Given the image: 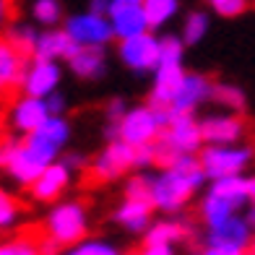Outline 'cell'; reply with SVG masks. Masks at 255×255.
Masks as SVG:
<instances>
[{
    "label": "cell",
    "mask_w": 255,
    "mask_h": 255,
    "mask_svg": "<svg viewBox=\"0 0 255 255\" xmlns=\"http://www.w3.org/2000/svg\"><path fill=\"white\" fill-rule=\"evenodd\" d=\"M71 128L60 118V115H50L37 130L26 133L24 141H5L3 151H0V161L5 164L8 175L21 185H31L37 175L55 161L65 146Z\"/></svg>",
    "instance_id": "cell-1"
},
{
    "label": "cell",
    "mask_w": 255,
    "mask_h": 255,
    "mask_svg": "<svg viewBox=\"0 0 255 255\" xmlns=\"http://www.w3.org/2000/svg\"><path fill=\"white\" fill-rule=\"evenodd\" d=\"M203 180V167L195 161L193 154H177L167 164V172L156 177H148V198L156 208L164 211H177L188 203L195 188Z\"/></svg>",
    "instance_id": "cell-2"
},
{
    "label": "cell",
    "mask_w": 255,
    "mask_h": 255,
    "mask_svg": "<svg viewBox=\"0 0 255 255\" xmlns=\"http://www.w3.org/2000/svg\"><path fill=\"white\" fill-rule=\"evenodd\" d=\"M159 143L154 146V159H159L161 164H169L177 154H193L201 146V125L193 123L190 112H169L167 123L161 125Z\"/></svg>",
    "instance_id": "cell-3"
},
{
    "label": "cell",
    "mask_w": 255,
    "mask_h": 255,
    "mask_svg": "<svg viewBox=\"0 0 255 255\" xmlns=\"http://www.w3.org/2000/svg\"><path fill=\"white\" fill-rule=\"evenodd\" d=\"M248 198V180L240 177V175H232V177H219L214 180V188L211 193L206 195L201 214L206 219L208 227H214L224 219L235 216L242 206H245Z\"/></svg>",
    "instance_id": "cell-4"
},
{
    "label": "cell",
    "mask_w": 255,
    "mask_h": 255,
    "mask_svg": "<svg viewBox=\"0 0 255 255\" xmlns=\"http://www.w3.org/2000/svg\"><path fill=\"white\" fill-rule=\"evenodd\" d=\"M169 110L167 107H138L125 112L120 123H115V135L123 138V141L141 146V143H151L159 135L161 125L167 123Z\"/></svg>",
    "instance_id": "cell-5"
},
{
    "label": "cell",
    "mask_w": 255,
    "mask_h": 255,
    "mask_svg": "<svg viewBox=\"0 0 255 255\" xmlns=\"http://www.w3.org/2000/svg\"><path fill=\"white\" fill-rule=\"evenodd\" d=\"M250 245V222L237 214L208 227L206 253L208 255H240Z\"/></svg>",
    "instance_id": "cell-6"
},
{
    "label": "cell",
    "mask_w": 255,
    "mask_h": 255,
    "mask_svg": "<svg viewBox=\"0 0 255 255\" xmlns=\"http://www.w3.org/2000/svg\"><path fill=\"white\" fill-rule=\"evenodd\" d=\"M250 159H253L250 148H240V146H229V143H211L201 156V167H203L206 177L219 180V177L240 175L250 164Z\"/></svg>",
    "instance_id": "cell-7"
},
{
    "label": "cell",
    "mask_w": 255,
    "mask_h": 255,
    "mask_svg": "<svg viewBox=\"0 0 255 255\" xmlns=\"http://www.w3.org/2000/svg\"><path fill=\"white\" fill-rule=\"evenodd\" d=\"M50 240L57 245H76L78 240L86 237V214L81 203H63L57 206L47 219Z\"/></svg>",
    "instance_id": "cell-8"
},
{
    "label": "cell",
    "mask_w": 255,
    "mask_h": 255,
    "mask_svg": "<svg viewBox=\"0 0 255 255\" xmlns=\"http://www.w3.org/2000/svg\"><path fill=\"white\" fill-rule=\"evenodd\" d=\"M128 167H135V146L118 138L110 148H104L97 156L94 167H91V180L94 182H110L118 175H123Z\"/></svg>",
    "instance_id": "cell-9"
},
{
    "label": "cell",
    "mask_w": 255,
    "mask_h": 255,
    "mask_svg": "<svg viewBox=\"0 0 255 255\" xmlns=\"http://www.w3.org/2000/svg\"><path fill=\"white\" fill-rule=\"evenodd\" d=\"M65 34L76 44H89V47H102L104 42H110L115 37V31L110 26V18L102 16V13H94V10L73 16L65 26Z\"/></svg>",
    "instance_id": "cell-10"
},
{
    "label": "cell",
    "mask_w": 255,
    "mask_h": 255,
    "mask_svg": "<svg viewBox=\"0 0 255 255\" xmlns=\"http://www.w3.org/2000/svg\"><path fill=\"white\" fill-rule=\"evenodd\" d=\"M120 57L130 71H151L159 65V39H154L151 34H133L120 42Z\"/></svg>",
    "instance_id": "cell-11"
},
{
    "label": "cell",
    "mask_w": 255,
    "mask_h": 255,
    "mask_svg": "<svg viewBox=\"0 0 255 255\" xmlns=\"http://www.w3.org/2000/svg\"><path fill=\"white\" fill-rule=\"evenodd\" d=\"M110 26L120 39L133 37L148 29L146 24V13H143V0H110V10H107Z\"/></svg>",
    "instance_id": "cell-12"
},
{
    "label": "cell",
    "mask_w": 255,
    "mask_h": 255,
    "mask_svg": "<svg viewBox=\"0 0 255 255\" xmlns=\"http://www.w3.org/2000/svg\"><path fill=\"white\" fill-rule=\"evenodd\" d=\"M21 84H24L26 94L29 97H47L57 89L60 84V68H57L52 60H42L37 57L26 71H24V78H21Z\"/></svg>",
    "instance_id": "cell-13"
},
{
    "label": "cell",
    "mask_w": 255,
    "mask_h": 255,
    "mask_svg": "<svg viewBox=\"0 0 255 255\" xmlns=\"http://www.w3.org/2000/svg\"><path fill=\"white\" fill-rule=\"evenodd\" d=\"M211 97V81L206 76H182V84L177 89V94L169 102V112H193L203 99Z\"/></svg>",
    "instance_id": "cell-14"
},
{
    "label": "cell",
    "mask_w": 255,
    "mask_h": 255,
    "mask_svg": "<svg viewBox=\"0 0 255 255\" xmlns=\"http://www.w3.org/2000/svg\"><path fill=\"white\" fill-rule=\"evenodd\" d=\"M154 71H156V84L151 91V107H167L169 110V102L177 94L185 73H182L180 63H167V60H159V65Z\"/></svg>",
    "instance_id": "cell-15"
},
{
    "label": "cell",
    "mask_w": 255,
    "mask_h": 255,
    "mask_svg": "<svg viewBox=\"0 0 255 255\" xmlns=\"http://www.w3.org/2000/svg\"><path fill=\"white\" fill-rule=\"evenodd\" d=\"M68 180H71V172H68V164H47L37 180L31 182V195L37 201H55L65 188H68Z\"/></svg>",
    "instance_id": "cell-16"
},
{
    "label": "cell",
    "mask_w": 255,
    "mask_h": 255,
    "mask_svg": "<svg viewBox=\"0 0 255 255\" xmlns=\"http://www.w3.org/2000/svg\"><path fill=\"white\" fill-rule=\"evenodd\" d=\"M50 118V110H47V102L42 97H26L16 102L13 112H10V123H13L16 130L21 133H31Z\"/></svg>",
    "instance_id": "cell-17"
},
{
    "label": "cell",
    "mask_w": 255,
    "mask_h": 255,
    "mask_svg": "<svg viewBox=\"0 0 255 255\" xmlns=\"http://www.w3.org/2000/svg\"><path fill=\"white\" fill-rule=\"evenodd\" d=\"M245 133V123L232 118V115H219L201 123V138L208 143H235Z\"/></svg>",
    "instance_id": "cell-18"
},
{
    "label": "cell",
    "mask_w": 255,
    "mask_h": 255,
    "mask_svg": "<svg viewBox=\"0 0 255 255\" xmlns=\"http://www.w3.org/2000/svg\"><path fill=\"white\" fill-rule=\"evenodd\" d=\"M71 71L81 78H99L104 73V55L102 47H89V44H76L73 52L68 55Z\"/></svg>",
    "instance_id": "cell-19"
},
{
    "label": "cell",
    "mask_w": 255,
    "mask_h": 255,
    "mask_svg": "<svg viewBox=\"0 0 255 255\" xmlns=\"http://www.w3.org/2000/svg\"><path fill=\"white\" fill-rule=\"evenodd\" d=\"M182 237H188V229L182 224H156L143 240V253L146 255H169L172 245L180 242Z\"/></svg>",
    "instance_id": "cell-20"
},
{
    "label": "cell",
    "mask_w": 255,
    "mask_h": 255,
    "mask_svg": "<svg viewBox=\"0 0 255 255\" xmlns=\"http://www.w3.org/2000/svg\"><path fill=\"white\" fill-rule=\"evenodd\" d=\"M24 55L10 42H0V91L13 89L24 78Z\"/></svg>",
    "instance_id": "cell-21"
},
{
    "label": "cell",
    "mask_w": 255,
    "mask_h": 255,
    "mask_svg": "<svg viewBox=\"0 0 255 255\" xmlns=\"http://www.w3.org/2000/svg\"><path fill=\"white\" fill-rule=\"evenodd\" d=\"M151 201L148 198H128L120 208L118 214H115V219L130 232H141L148 227V219H151Z\"/></svg>",
    "instance_id": "cell-22"
},
{
    "label": "cell",
    "mask_w": 255,
    "mask_h": 255,
    "mask_svg": "<svg viewBox=\"0 0 255 255\" xmlns=\"http://www.w3.org/2000/svg\"><path fill=\"white\" fill-rule=\"evenodd\" d=\"M73 47H76V42L65 31H44L37 37L34 55L42 57V60H55V57H68L73 52Z\"/></svg>",
    "instance_id": "cell-23"
},
{
    "label": "cell",
    "mask_w": 255,
    "mask_h": 255,
    "mask_svg": "<svg viewBox=\"0 0 255 255\" xmlns=\"http://www.w3.org/2000/svg\"><path fill=\"white\" fill-rule=\"evenodd\" d=\"M143 13H146V24L156 29L177 13V0H143Z\"/></svg>",
    "instance_id": "cell-24"
},
{
    "label": "cell",
    "mask_w": 255,
    "mask_h": 255,
    "mask_svg": "<svg viewBox=\"0 0 255 255\" xmlns=\"http://www.w3.org/2000/svg\"><path fill=\"white\" fill-rule=\"evenodd\" d=\"M31 13H34V18H37L39 24L52 26V24H57V21H60L63 8H60V3H57V0H34Z\"/></svg>",
    "instance_id": "cell-25"
},
{
    "label": "cell",
    "mask_w": 255,
    "mask_h": 255,
    "mask_svg": "<svg viewBox=\"0 0 255 255\" xmlns=\"http://www.w3.org/2000/svg\"><path fill=\"white\" fill-rule=\"evenodd\" d=\"M208 31V16L206 13H193L188 21H185V31H182V42L195 44L206 37Z\"/></svg>",
    "instance_id": "cell-26"
},
{
    "label": "cell",
    "mask_w": 255,
    "mask_h": 255,
    "mask_svg": "<svg viewBox=\"0 0 255 255\" xmlns=\"http://www.w3.org/2000/svg\"><path fill=\"white\" fill-rule=\"evenodd\" d=\"M211 97H214L219 104L229 107V110H242V104H245V97H242V91H240V89H235V86H224V84L211 86Z\"/></svg>",
    "instance_id": "cell-27"
},
{
    "label": "cell",
    "mask_w": 255,
    "mask_h": 255,
    "mask_svg": "<svg viewBox=\"0 0 255 255\" xmlns=\"http://www.w3.org/2000/svg\"><path fill=\"white\" fill-rule=\"evenodd\" d=\"M10 44L21 52V55H29L34 52V44H37V34H34L29 26H16L10 31Z\"/></svg>",
    "instance_id": "cell-28"
},
{
    "label": "cell",
    "mask_w": 255,
    "mask_h": 255,
    "mask_svg": "<svg viewBox=\"0 0 255 255\" xmlns=\"http://www.w3.org/2000/svg\"><path fill=\"white\" fill-rule=\"evenodd\" d=\"M71 253L73 255H115L118 250L112 245H107V242H102V240H78Z\"/></svg>",
    "instance_id": "cell-29"
},
{
    "label": "cell",
    "mask_w": 255,
    "mask_h": 255,
    "mask_svg": "<svg viewBox=\"0 0 255 255\" xmlns=\"http://www.w3.org/2000/svg\"><path fill=\"white\" fill-rule=\"evenodd\" d=\"M159 60L180 63V60H182V42H180L177 37H164V39H159Z\"/></svg>",
    "instance_id": "cell-30"
},
{
    "label": "cell",
    "mask_w": 255,
    "mask_h": 255,
    "mask_svg": "<svg viewBox=\"0 0 255 255\" xmlns=\"http://www.w3.org/2000/svg\"><path fill=\"white\" fill-rule=\"evenodd\" d=\"M37 253V245L31 240H13L0 245V255H34Z\"/></svg>",
    "instance_id": "cell-31"
},
{
    "label": "cell",
    "mask_w": 255,
    "mask_h": 255,
    "mask_svg": "<svg viewBox=\"0 0 255 255\" xmlns=\"http://www.w3.org/2000/svg\"><path fill=\"white\" fill-rule=\"evenodd\" d=\"M16 216H18V208L16 203L8 198L5 193H0V229H5L16 222Z\"/></svg>",
    "instance_id": "cell-32"
},
{
    "label": "cell",
    "mask_w": 255,
    "mask_h": 255,
    "mask_svg": "<svg viewBox=\"0 0 255 255\" xmlns=\"http://www.w3.org/2000/svg\"><path fill=\"white\" fill-rule=\"evenodd\" d=\"M214 8H216V13H222V16H240L242 10H245V0H208Z\"/></svg>",
    "instance_id": "cell-33"
},
{
    "label": "cell",
    "mask_w": 255,
    "mask_h": 255,
    "mask_svg": "<svg viewBox=\"0 0 255 255\" xmlns=\"http://www.w3.org/2000/svg\"><path fill=\"white\" fill-rule=\"evenodd\" d=\"M128 198H148V177L130 180V185H128Z\"/></svg>",
    "instance_id": "cell-34"
},
{
    "label": "cell",
    "mask_w": 255,
    "mask_h": 255,
    "mask_svg": "<svg viewBox=\"0 0 255 255\" xmlns=\"http://www.w3.org/2000/svg\"><path fill=\"white\" fill-rule=\"evenodd\" d=\"M44 102H47V110H50V115H60L63 112V107H65V99L57 94V91H52V94H47L44 97Z\"/></svg>",
    "instance_id": "cell-35"
},
{
    "label": "cell",
    "mask_w": 255,
    "mask_h": 255,
    "mask_svg": "<svg viewBox=\"0 0 255 255\" xmlns=\"http://www.w3.org/2000/svg\"><path fill=\"white\" fill-rule=\"evenodd\" d=\"M125 112H128V110H125V102H123V99H115V102L110 104V110H107V115H110L112 123H120V118H123Z\"/></svg>",
    "instance_id": "cell-36"
},
{
    "label": "cell",
    "mask_w": 255,
    "mask_h": 255,
    "mask_svg": "<svg viewBox=\"0 0 255 255\" xmlns=\"http://www.w3.org/2000/svg\"><path fill=\"white\" fill-rule=\"evenodd\" d=\"M91 10H94V13L107 16V10H110V0H91Z\"/></svg>",
    "instance_id": "cell-37"
},
{
    "label": "cell",
    "mask_w": 255,
    "mask_h": 255,
    "mask_svg": "<svg viewBox=\"0 0 255 255\" xmlns=\"http://www.w3.org/2000/svg\"><path fill=\"white\" fill-rule=\"evenodd\" d=\"M5 18H8V0H0V26L5 24Z\"/></svg>",
    "instance_id": "cell-38"
},
{
    "label": "cell",
    "mask_w": 255,
    "mask_h": 255,
    "mask_svg": "<svg viewBox=\"0 0 255 255\" xmlns=\"http://www.w3.org/2000/svg\"><path fill=\"white\" fill-rule=\"evenodd\" d=\"M65 164H68V167H81V164H84V159H81V156H68Z\"/></svg>",
    "instance_id": "cell-39"
}]
</instances>
